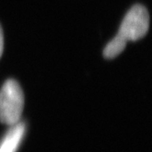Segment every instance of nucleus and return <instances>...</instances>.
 Returning <instances> with one entry per match:
<instances>
[{"label":"nucleus","instance_id":"f257e3e1","mask_svg":"<svg viewBox=\"0 0 152 152\" xmlns=\"http://www.w3.org/2000/svg\"><path fill=\"white\" fill-rule=\"evenodd\" d=\"M24 107L22 89L15 80H8L0 90V121L7 125L18 123Z\"/></svg>","mask_w":152,"mask_h":152},{"label":"nucleus","instance_id":"f03ea898","mask_svg":"<svg viewBox=\"0 0 152 152\" xmlns=\"http://www.w3.org/2000/svg\"><path fill=\"white\" fill-rule=\"evenodd\" d=\"M149 28V15L142 5H135L125 16L116 36L126 43L145 37Z\"/></svg>","mask_w":152,"mask_h":152},{"label":"nucleus","instance_id":"7ed1b4c3","mask_svg":"<svg viewBox=\"0 0 152 152\" xmlns=\"http://www.w3.org/2000/svg\"><path fill=\"white\" fill-rule=\"evenodd\" d=\"M23 133L24 125L21 123L15 124L0 146V152H14L20 142Z\"/></svg>","mask_w":152,"mask_h":152},{"label":"nucleus","instance_id":"20e7f679","mask_svg":"<svg viewBox=\"0 0 152 152\" xmlns=\"http://www.w3.org/2000/svg\"><path fill=\"white\" fill-rule=\"evenodd\" d=\"M126 43L115 36L104 49V56L106 59H113L119 55L125 49Z\"/></svg>","mask_w":152,"mask_h":152},{"label":"nucleus","instance_id":"39448f33","mask_svg":"<svg viewBox=\"0 0 152 152\" xmlns=\"http://www.w3.org/2000/svg\"><path fill=\"white\" fill-rule=\"evenodd\" d=\"M3 50H4V36H3L2 28L0 26V57H1L3 53Z\"/></svg>","mask_w":152,"mask_h":152}]
</instances>
